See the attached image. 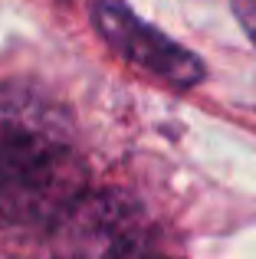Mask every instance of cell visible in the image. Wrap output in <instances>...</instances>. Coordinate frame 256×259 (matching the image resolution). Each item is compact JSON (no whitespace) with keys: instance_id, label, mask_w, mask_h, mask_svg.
Segmentation results:
<instances>
[{"instance_id":"obj_2","label":"cell","mask_w":256,"mask_h":259,"mask_svg":"<svg viewBox=\"0 0 256 259\" xmlns=\"http://www.w3.org/2000/svg\"><path fill=\"white\" fill-rule=\"evenodd\" d=\"M92 23L99 36L135 69L154 76L171 89H194L204 82L207 69L187 46L145 23L122 0H92Z\"/></svg>"},{"instance_id":"obj_4","label":"cell","mask_w":256,"mask_h":259,"mask_svg":"<svg viewBox=\"0 0 256 259\" xmlns=\"http://www.w3.org/2000/svg\"><path fill=\"white\" fill-rule=\"evenodd\" d=\"M230 4H233V17L240 20L243 33L253 39V46H256V0H230Z\"/></svg>"},{"instance_id":"obj_3","label":"cell","mask_w":256,"mask_h":259,"mask_svg":"<svg viewBox=\"0 0 256 259\" xmlns=\"http://www.w3.org/2000/svg\"><path fill=\"white\" fill-rule=\"evenodd\" d=\"M66 223H76L72 249L59 259H145L148 233L138 227L132 210L118 203H79Z\"/></svg>"},{"instance_id":"obj_1","label":"cell","mask_w":256,"mask_h":259,"mask_svg":"<svg viewBox=\"0 0 256 259\" xmlns=\"http://www.w3.org/2000/svg\"><path fill=\"white\" fill-rule=\"evenodd\" d=\"M89 190L66 115L43 95L0 85V217L17 227H59Z\"/></svg>"}]
</instances>
